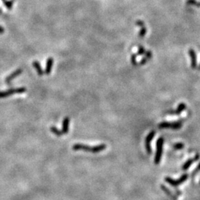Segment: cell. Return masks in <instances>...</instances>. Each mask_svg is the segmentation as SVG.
I'll return each instance as SVG.
<instances>
[{"instance_id":"cell-13","label":"cell","mask_w":200,"mask_h":200,"mask_svg":"<svg viewBox=\"0 0 200 200\" xmlns=\"http://www.w3.org/2000/svg\"><path fill=\"white\" fill-rule=\"evenodd\" d=\"M32 64H33V67H34V68H35V70H37V73L39 74V76H43L44 74H45V71L42 70V67H41L40 63H39V62H37V61H34V62H33Z\"/></svg>"},{"instance_id":"cell-2","label":"cell","mask_w":200,"mask_h":200,"mask_svg":"<svg viewBox=\"0 0 200 200\" xmlns=\"http://www.w3.org/2000/svg\"><path fill=\"white\" fill-rule=\"evenodd\" d=\"M163 144L164 139L163 137L159 138L157 142V151H156L155 157H154V163L156 165L160 164V161H161L163 152Z\"/></svg>"},{"instance_id":"cell-14","label":"cell","mask_w":200,"mask_h":200,"mask_svg":"<svg viewBox=\"0 0 200 200\" xmlns=\"http://www.w3.org/2000/svg\"><path fill=\"white\" fill-rule=\"evenodd\" d=\"M161 188H162V190H163V191L165 192V193H166V194L168 195V196H169L170 198H171V199H172L173 200H176V199H177V198H176V196H175V195H174V193H173L172 192H171V190H169V189L167 188V187L165 186V185H161Z\"/></svg>"},{"instance_id":"cell-22","label":"cell","mask_w":200,"mask_h":200,"mask_svg":"<svg viewBox=\"0 0 200 200\" xmlns=\"http://www.w3.org/2000/svg\"><path fill=\"white\" fill-rule=\"evenodd\" d=\"M145 56L148 59H150L151 57H152V52L151 50H148V51H146L145 53Z\"/></svg>"},{"instance_id":"cell-16","label":"cell","mask_w":200,"mask_h":200,"mask_svg":"<svg viewBox=\"0 0 200 200\" xmlns=\"http://www.w3.org/2000/svg\"><path fill=\"white\" fill-rule=\"evenodd\" d=\"M14 1H15V0H9V1L8 0H5V1H4L3 2H4V4L6 8H7L8 10H10V9H12L13 4L14 3Z\"/></svg>"},{"instance_id":"cell-9","label":"cell","mask_w":200,"mask_h":200,"mask_svg":"<svg viewBox=\"0 0 200 200\" xmlns=\"http://www.w3.org/2000/svg\"><path fill=\"white\" fill-rule=\"evenodd\" d=\"M189 56L190 57V62H191V67L193 69L196 68L197 67V59H196V52L194 50L190 49L189 50Z\"/></svg>"},{"instance_id":"cell-8","label":"cell","mask_w":200,"mask_h":200,"mask_svg":"<svg viewBox=\"0 0 200 200\" xmlns=\"http://www.w3.org/2000/svg\"><path fill=\"white\" fill-rule=\"evenodd\" d=\"M22 73V69L19 68V69H17V70H16L15 71H13L11 74H10L7 77V78L5 79V82L6 84H8L10 85V82L13 81V80L14 79L16 78L18 76L21 75Z\"/></svg>"},{"instance_id":"cell-28","label":"cell","mask_w":200,"mask_h":200,"mask_svg":"<svg viewBox=\"0 0 200 200\" xmlns=\"http://www.w3.org/2000/svg\"><path fill=\"white\" fill-rule=\"evenodd\" d=\"M199 184H200V182H199Z\"/></svg>"},{"instance_id":"cell-12","label":"cell","mask_w":200,"mask_h":200,"mask_svg":"<svg viewBox=\"0 0 200 200\" xmlns=\"http://www.w3.org/2000/svg\"><path fill=\"white\" fill-rule=\"evenodd\" d=\"M69 123H70V119L69 117H65L62 122V132L63 134L67 133L69 129Z\"/></svg>"},{"instance_id":"cell-20","label":"cell","mask_w":200,"mask_h":200,"mask_svg":"<svg viewBox=\"0 0 200 200\" xmlns=\"http://www.w3.org/2000/svg\"><path fill=\"white\" fill-rule=\"evenodd\" d=\"M146 50L145 49L144 47L142 46H139V50L137 51V53H136V55H138V56H142V55H145V53Z\"/></svg>"},{"instance_id":"cell-11","label":"cell","mask_w":200,"mask_h":200,"mask_svg":"<svg viewBox=\"0 0 200 200\" xmlns=\"http://www.w3.org/2000/svg\"><path fill=\"white\" fill-rule=\"evenodd\" d=\"M53 59L52 57H49L48 59H47L46 67H45V74H50V72H51L52 67H53Z\"/></svg>"},{"instance_id":"cell-21","label":"cell","mask_w":200,"mask_h":200,"mask_svg":"<svg viewBox=\"0 0 200 200\" xmlns=\"http://www.w3.org/2000/svg\"><path fill=\"white\" fill-rule=\"evenodd\" d=\"M136 56H137L136 54H133L130 57V62H131L132 64L134 66H136L138 64L137 61H136Z\"/></svg>"},{"instance_id":"cell-26","label":"cell","mask_w":200,"mask_h":200,"mask_svg":"<svg viewBox=\"0 0 200 200\" xmlns=\"http://www.w3.org/2000/svg\"><path fill=\"white\" fill-rule=\"evenodd\" d=\"M4 28H2V27H1V26H0V34H3V33H4Z\"/></svg>"},{"instance_id":"cell-19","label":"cell","mask_w":200,"mask_h":200,"mask_svg":"<svg viewBox=\"0 0 200 200\" xmlns=\"http://www.w3.org/2000/svg\"><path fill=\"white\" fill-rule=\"evenodd\" d=\"M146 33H147V28H145V26L142 27V28H141V30H140L139 33V37L140 38H143L145 36Z\"/></svg>"},{"instance_id":"cell-24","label":"cell","mask_w":200,"mask_h":200,"mask_svg":"<svg viewBox=\"0 0 200 200\" xmlns=\"http://www.w3.org/2000/svg\"><path fill=\"white\" fill-rule=\"evenodd\" d=\"M148 61V59L147 58H146L145 56V57H143L142 59H141V61H140L139 63V64H140V65H143V64H145V63L147 62Z\"/></svg>"},{"instance_id":"cell-6","label":"cell","mask_w":200,"mask_h":200,"mask_svg":"<svg viewBox=\"0 0 200 200\" xmlns=\"http://www.w3.org/2000/svg\"><path fill=\"white\" fill-rule=\"evenodd\" d=\"M156 134V132L154 130H152L151 131L150 133L148 134V136H146L145 138V150L147 151L148 154H150L152 153V150H151V143L152 139H154V136Z\"/></svg>"},{"instance_id":"cell-3","label":"cell","mask_w":200,"mask_h":200,"mask_svg":"<svg viewBox=\"0 0 200 200\" xmlns=\"http://www.w3.org/2000/svg\"><path fill=\"white\" fill-rule=\"evenodd\" d=\"M188 174H183V175L178 179H174L173 178L169 177V176H166V177L165 178V181L166 182H168L169 185H171V186L177 187L179 186V185H180L181 184L183 183V182H185V181L188 179Z\"/></svg>"},{"instance_id":"cell-27","label":"cell","mask_w":200,"mask_h":200,"mask_svg":"<svg viewBox=\"0 0 200 200\" xmlns=\"http://www.w3.org/2000/svg\"><path fill=\"white\" fill-rule=\"evenodd\" d=\"M199 70H200V64H199Z\"/></svg>"},{"instance_id":"cell-7","label":"cell","mask_w":200,"mask_h":200,"mask_svg":"<svg viewBox=\"0 0 200 200\" xmlns=\"http://www.w3.org/2000/svg\"><path fill=\"white\" fill-rule=\"evenodd\" d=\"M199 158H200V154H196V156L194 157V158L189 159L188 161L185 162V163L183 164V165H182V169L184 170V171H185V170H188V168L195 163V162H196L197 160H199Z\"/></svg>"},{"instance_id":"cell-25","label":"cell","mask_w":200,"mask_h":200,"mask_svg":"<svg viewBox=\"0 0 200 200\" xmlns=\"http://www.w3.org/2000/svg\"><path fill=\"white\" fill-rule=\"evenodd\" d=\"M199 171H200V163H199V165H198V166L196 167V169H195L194 171H193V174H196V173H197V172H199Z\"/></svg>"},{"instance_id":"cell-10","label":"cell","mask_w":200,"mask_h":200,"mask_svg":"<svg viewBox=\"0 0 200 200\" xmlns=\"http://www.w3.org/2000/svg\"><path fill=\"white\" fill-rule=\"evenodd\" d=\"M186 104L183 103V102H182V103L179 104V105H178L177 108L175 110V111H168V113H171V114H175V115H179L183 111H185V109H186Z\"/></svg>"},{"instance_id":"cell-23","label":"cell","mask_w":200,"mask_h":200,"mask_svg":"<svg viewBox=\"0 0 200 200\" xmlns=\"http://www.w3.org/2000/svg\"><path fill=\"white\" fill-rule=\"evenodd\" d=\"M136 25L139 27H141V28L145 27V22L143 21H142V20H137V21L136 22Z\"/></svg>"},{"instance_id":"cell-5","label":"cell","mask_w":200,"mask_h":200,"mask_svg":"<svg viewBox=\"0 0 200 200\" xmlns=\"http://www.w3.org/2000/svg\"><path fill=\"white\" fill-rule=\"evenodd\" d=\"M159 128H171L174 130H178L182 127V122H163L159 124Z\"/></svg>"},{"instance_id":"cell-4","label":"cell","mask_w":200,"mask_h":200,"mask_svg":"<svg viewBox=\"0 0 200 200\" xmlns=\"http://www.w3.org/2000/svg\"><path fill=\"white\" fill-rule=\"evenodd\" d=\"M26 91L25 88H11L5 91H0V99L6 98L12 96L13 94H22Z\"/></svg>"},{"instance_id":"cell-1","label":"cell","mask_w":200,"mask_h":200,"mask_svg":"<svg viewBox=\"0 0 200 200\" xmlns=\"http://www.w3.org/2000/svg\"><path fill=\"white\" fill-rule=\"evenodd\" d=\"M105 148H106V145L105 144H102L97 146H88L82 144H75L73 146V150L74 151H83L91 153H99L100 151L105 150Z\"/></svg>"},{"instance_id":"cell-15","label":"cell","mask_w":200,"mask_h":200,"mask_svg":"<svg viewBox=\"0 0 200 200\" xmlns=\"http://www.w3.org/2000/svg\"><path fill=\"white\" fill-rule=\"evenodd\" d=\"M50 130H51L52 133H54V134L57 136H61L63 135L62 130H59V129L56 128V127H53V126L50 127Z\"/></svg>"},{"instance_id":"cell-18","label":"cell","mask_w":200,"mask_h":200,"mask_svg":"<svg viewBox=\"0 0 200 200\" xmlns=\"http://www.w3.org/2000/svg\"><path fill=\"white\" fill-rule=\"evenodd\" d=\"M186 3L188 4H192V5H195L196 7H200V2L197 1L196 0H187Z\"/></svg>"},{"instance_id":"cell-17","label":"cell","mask_w":200,"mask_h":200,"mask_svg":"<svg viewBox=\"0 0 200 200\" xmlns=\"http://www.w3.org/2000/svg\"><path fill=\"white\" fill-rule=\"evenodd\" d=\"M184 147H185V145L182 142H177L173 145V148L176 151L182 150V149L184 148Z\"/></svg>"}]
</instances>
